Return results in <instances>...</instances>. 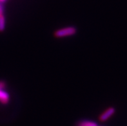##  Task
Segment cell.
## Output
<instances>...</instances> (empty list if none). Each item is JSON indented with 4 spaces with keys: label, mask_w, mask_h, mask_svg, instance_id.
I'll use <instances>...</instances> for the list:
<instances>
[{
    "label": "cell",
    "mask_w": 127,
    "mask_h": 126,
    "mask_svg": "<svg viewBox=\"0 0 127 126\" xmlns=\"http://www.w3.org/2000/svg\"><path fill=\"white\" fill-rule=\"evenodd\" d=\"M77 28L73 26H66L56 30L54 33V35L56 38H64V37L73 36L77 33Z\"/></svg>",
    "instance_id": "obj_1"
},
{
    "label": "cell",
    "mask_w": 127,
    "mask_h": 126,
    "mask_svg": "<svg viewBox=\"0 0 127 126\" xmlns=\"http://www.w3.org/2000/svg\"><path fill=\"white\" fill-rule=\"evenodd\" d=\"M6 83L5 80H0V103L7 104L10 102V94L6 91Z\"/></svg>",
    "instance_id": "obj_2"
},
{
    "label": "cell",
    "mask_w": 127,
    "mask_h": 126,
    "mask_svg": "<svg viewBox=\"0 0 127 126\" xmlns=\"http://www.w3.org/2000/svg\"><path fill=\"white\" fill-rule=\"evenodd\" d=\"M116 113V108L114 107H109L106 109L99 117V120L101 122H105L112 117Z\"/></svg>",
    "instance_id": "obj_3"
},
{
    "label": "cell",
    "mask_w": 127,
    "mask_h": 126,
    "mask_svg": "<svg viewBox=\"0 0 127 126\" xmlns=\"http://www.w3.org/2000/svg\"><path fill=\"white\" fill-rule=\"evenodd\" d=\"M98 124L94 121L89 120H83L78 122L76 126H97Z\"/></svg>",
    "instance_id": "obj_4"
},
{
    "label": "cell",
    "mask_w": 127,
    "mask_h": 126,
    "mask_svg": "<svg viewBox=\"0 0 127 126\" xmlns=\"http://www.w3.org/2000/svg\"><path fill=\"white\" fill-rule=\"evenodd\" d=\"M6 27V19L5 15L0 16V32H2L5 30Z\"/></svg>",
    "instance_id": "obj_5"
},
{
    "label": "cell",
    "mask_w": 127,
    "mask_h": 126,
    "mask_svg": "<svg viewBox=\"0 0 127 126\" xmlns=\"http://www.w3.org/2000/svg\"><path fill=\"white\" fill-rule=\"evenodd\" d=\"M4 15V6H3V3L0 2V16Z\"/></svg>",
    "instance_id": "obj_6"
},
{
    "label": "cell",
    "mask_w": 127,
    "mask_h": 126,
    "mask_svg": "<svg viewBox=\"0 0 127 126\" xmlns=\"http://www.w3.org/2000/svg\"><path fill=\"white\" fill-rule=\"evenodd\" d=\"M6 1V0H0V2H1V3H4L5 1Z\"/></svg>",
    "instance_id": "obj_7"
},
{
    "label": "cell",
    "mask_w": 127,
    "mask_h": 126,
    "mask_svg": "<svg viewBox=\"0 0 127 126\" xmlns=\"http://www.w3.org/2000/svg\"></svg>",
    "instance_id": "obj_8"
}]
</instances>
